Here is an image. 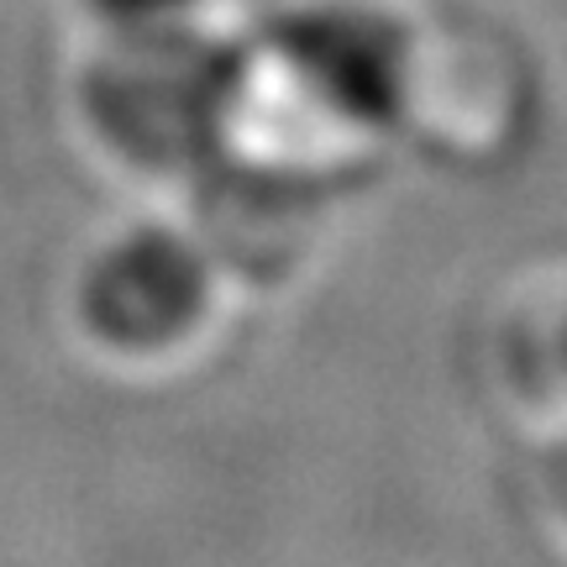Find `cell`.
<instances>
[{
    "mask_svg": "<svg viewBox=\"0 0 567 567\" xmlns=\"http://www.w3.org/2000/svg\"><path fill=\"white\" fill-rule=\"evenodd\" d=\"M80 305L101 342L126 347V352L168 347L200 316L205 268L179 237L137 231L90 264Z\"/></svg>",
    "mask_w": 567,
    "mask_h": 567,
    "instance_id": "obj_1",
    "label": "cell"
},
{
    "mask_svg": "<svg viewBox=\"0 0 567 567\" xmlns=\"http://www.w3.org/2000/svg\"><path fill=\"white\" fill-rule=\"evenodd\" d=\"M195 6H200V0H90V11H95L111 32H122L126 42L168 38Z\"/></svg>",
    "mask_w": 567,
    "mask_h": 567,
    "instance_id": "obj_2",
    "label": "cell"
}]
</instances>
